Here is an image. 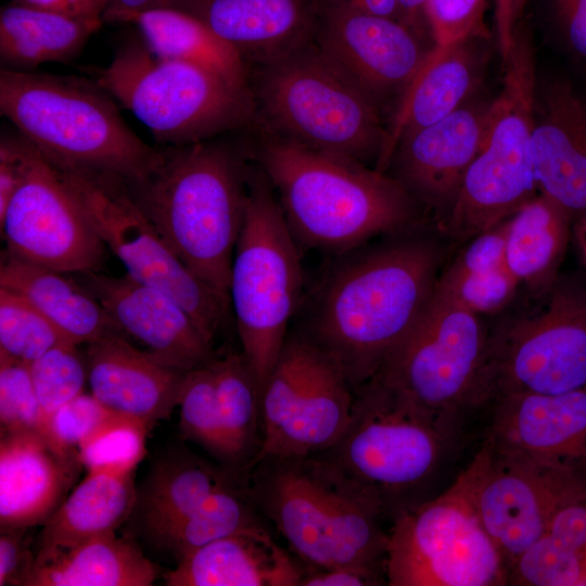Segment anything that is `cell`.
Wrapping results in <instances>:
<instances>
[{"label": "cell", "mask_w": 586, "mask_h": 586, "mask_svg": "<svg viewBox=\"0 0 586 586\" xmlns=\"http://www.w3.org/2000/svg\"><path fill=\"white\" fill-rule=\"evenodd\" d=\"M372 241L334 255L297 313L296 329L337 362L354 392L415 327L443 260L440 245L418 226Z\"/></svg>", "instance_id": "obj_1"}, {"label": "cell", "mask_w": 586, "mask_h": 586, "mask_svg": "<svg viewBox=\"0 0 586 586\" xmlns=\"http://www.w3.org/2000/svg\"><path fill=\"white\" fill-rule=\"evenodd\" d=\"M251 128L250 156L300 247L334 256L418 226L420 203L387 173Z\"/></svg>", "instance_id": "obj_2"}, {"label": "cell", "mask_w": 586, "mask_h": 586, "mask_svg": "<svg viewBox=\"0 0 586 586\" xmlns=\"http://www.w3.org/2000/svg\"><path fill=\"white\" fill-rule=\"evenodd\" d=\"M251 164L244 140L217 137L162 146L157 166L144 179L127 186L177 256L228 302Z\"/></svg>", "instance_id": "obj_3"}, {"label": "cell", "mask_w": 586, "mask_h": 586, "mask_svg": "<svg viewBox=\"0 0 586 586\" xmlns=\"http://www.w3.org/2000/svg\"><path fill=\"white\" fill-rule=\"evenodd\" d=\"M245 476L256 509L307 571L385 564L387 513L373 492L333 460L320 454L265 457Z\"/></svg>", "instance_id": "obj_4"}, {"label": "cell", "mask_w": 586, "mask_h": 586, "mask_svg": "<svg viewBox=\"0 0 586 586\" xmlns=\"http://www.w3.org/2000/svg\"><path fill=\"white\" fill-rule=\"evenodd\" d=\"M0 112L38 151L65 168L130 186L162 158V146L138 137L95 80L1 68Z\"/></svg>", "instance_id": "obj_5"}, {"label": "cell", "mask_w": 586, "mask_h": 586, "mask_svg": "<svg viewBox=\"0 0 586 586\" xmlns=\"http://www.w3.org/2000/svg\"><path fill=\"white\" fill-rule=\"evenodd\" d=\"M460 417L430 410L375 375L355 391L349 422L320 453L373 492L392 518L424 499Z\"/></svg>", "instance_id": "obj_6"}, {"label": "cell", "mask_w": 586, "mask_h": 586, "mask_svg": "<svg viewBox=\"0 0 586 586\" xmlns=\"http://www.w3.org/2000/svg\"><path fill=\"white\" fill-rule=\"evenodd\" d=\"M253 125L305 146L375 168L386 127L380 111L313 42L250 67Z\"/></svg>", "instance_id": "obj_7"}, {"label": "cell", "mask_w": 586, "mask_h": 586, "mask_svg": "<svg viewBox=\"0 0 586 586\" xmlns=\"http://www.w3.org/2000/svg\"><path fill=\"white\" fill-rule=\"evenodd\" d=\"M301 247L278 199L252 161L244 224L229 282V302L242 353L260 392L304 298Z\"/></svg>", "instance_id": "obj_8"}, {"label": "cell", "mask_w": 586, "mask_h": 586, "mask_svg": "<svg viewBox=\"0 0 586 586\" xmlns=\"http://www.w3.org/2000/svg\"><path fill=\"white\" fill-rule=\"evenodd\" d=\"M95 81L130 111L162 146H183L246 129L251 89L199 65L153 54L140 36L124 42Z\"/></svg>", "instance_id": "obj_9"}, {"label": "cell", "mask_w": 586, "mask_h": 586, "mask_svg": "<svg viewBox=\"0 0 586 586\" xmlns=\"http://www.w3.org/2000/svg\"><path fill=\"white\" fill-rule=\"evenodd\" d=\"M502 87L486 106L477 153L443 224L459 241L509 218L536 195L532 158L537 78L526 33L517 34Z\"/></svg>", "instance_id": "obj_10"}, {"label": "cell", "mask_w": 586, "mask_h": 586, "mask_svg": "<svg viewBox=\"0 0 586 586\" xmlns=\"http://www.w3.org/2000/svg\"><path fill=\"white\" fill-rule=\"evenodd\" d=\"M537 311L489 332L484 402L508 393L586 386V277L559 276Z\"/></svg>", "instance_id": "obj_11"}, {"label": "cell", "mask_w": 586, "mask_h": 586, "mask_svg": "<svg viewBox=\"0 0 586 586\" xmlns=\"http://www.w3.org/2000/svg\"><path fill=\"white\" fill-rule=\"evenodd\" d=\"M391 586L506 585L508 569L455 481L392 518L385 556Z\"/></svg>", "instance_id": "obj_12"}, {"label": "cell", "mask_w": 586, "mask_h": 586, "mask_svg": "<svg viewBox=\"0 0 586 586\" xmlns=\"http://www.w3.org/2000/svg\"><path fill=\"white\" fill-rule=\"evenodd\" d=\"M354 398L337 362L291 329L260 392L262 447L255 463L328 450L345 431Z\"/></svg>", "instance_id": "obj_13"}, {"label": "cell", "mask_w": 586, "mask_h": 586, "mask_svg": "<svg viewBox=\"0 0 586 586\" xmlns=\"http://www.w3.org/2000/svg\"><path fill=\"white\" fill-rule=\"evenodd\" d=\"M488 336L480 316L434 289L415 327L375 375L430 410L461 417L485 404Z\"/></svg>", "instance_id": "obj_14"}, {"label": "cell", "mask_w": 586, "mask_h": 586, "mask_svg": "<svg viewBox=\"0 0 586 586\" xmlns=\"http://www.w3.org/2000/svg\"><path fill=\"white\" fill-rule=\"evenodd\" d=\"M71 176L97 233L127 275L175 298L212 342L231 308L177 256L131 196L126 183L80 170Z\"/></svg>", "instance_id": "obj_15"}, {"label": "cell", "mask_w": 586, "mask_h": 586, "mask_svg": "<svg viewBox=\"0 0 586 586\" xmlns=\"http://www.w3.org/2000/svg\"><path fill=\"white\" fill-rule=\"evenodd\" d=\"M456 482L509 571L546 534L556 510L586 494V480L543 468L486 437Z\"/></svg>", "instance_id": "obj_16"}, {"label": "cell", "mask_w": 586, "mask_h": 586, "mask_svg": "<svg viewBox=\"0 0 586 586\" xmlns=\"http://www.w3.org/2000/svg\"><path fill=\"white\" fill-rule=\"evenodd\" d=\"M0 227L7 253L31 264L82 273L94 271L103 259L105 245L69 170L30 142L23 181L0 215Z\"/></svg>", "instance_id": "obj_17"}, {"label": "cell", "mask_w": 586, "mask_h": 586, "mask_svg": "<svg viewBox=\"0 0 586 586\" xmlns=\"http://www.w3.org/2000/svg\"><path fill=\"white\" fill-rule=\"evenodd\" d=\"M314 43L379 111L402 98L429 51L403 22L336 0L326 1Z\"/></svg>", "instance_id": "obj_18"}, {"label": "cell", "mask_w": 586, "mask_h": 586, "mask_svg": "<svg viewBox=\"0 0 586 586\" xmlns=\"http://www.w3.org/2000/svg\"><path fill=\"white\" fill-rule=\"evenodd\" d=\"M492 402L487 437L543 468L586 480V386L508 393Z\"/></svg>", "instance_id": "obj_19"}, {"label": "cell", "mask_w": 586, "mask_h": 586, "mask_svg": "<svg viewBox=\"0 0 586 586\" xmlns=\"http://www.w3.org/2000/svg\"><path fill=\"white\" fill-rule=\"evenodd\" d=\"M80 281L122 332L131 335L160 361L192 370L215 356L212 343L186 309L167 293L127 273L112 277L82 272Z\"/></svg>", "instance_id": "obj_20"}, {"label": "cell", "mask_w": 586, "mask_h": 586, "mask_svg": "<svg viewBox=\"0 0 586 586\" xmlns=\"http://www.w3.org/2000/svg\"><path fill=\"white\" fill-rule=\"evenodd\" d=\"M327 0H166L226 41L249 67L314 41Z\"/></svg>", "instance_id": "obj_21"}, {"label": "cell", "mask_w": 586, "mask_h": 586, "mask_svg": "<svg viewBox=\"0 0 586 586\" xmlns=\"http://www.w3.org/2000/svg\"><path fill=\"white\" fill-rule=\"evenodd\" d=\"M485 111L462 105L404 137L392 154L388 175L420 204L446 217L477 153Z\"/></svg>", "instance_id": "obj_22"}, {"label": "cell", "mask_w": 586, "mask_h": 586, "mask_svg": "<svg viewBox=\"0 0 586 586\" xmlns=\"http://www.w3.org/2000/svg\"><path fill=\"white\" fill-rule=\"evenodd\" d=\"M539 193L577 218L586 211V98L562 77L537 90L532 136Z\"/></svg>", "instance_id": "obj_23"}, {"label": "cell", "mask_w": 586, "mask_h": 586, "mask_svg": "<svg viewBox=\"0 0 586 586\" xmlns=\"http://www.w3.org/2000/svg\"><path fill=\"white\" fill-rule=\"evenodd\" d=\"M85 358L91 394L117 415L151 428L179 404L188 371L136 348L120 332L88 343Z\"/></svg>", "instance_id": "obj_24"}, {"label": "cell", "mask_w": 586, "mask_h": 586, "mask_svg": "<svg viewBox=\"0 0 586 586\" xmlns=\"http://www.w3.org/2000/svg\"><path fill=\"white\" fill-rule=\"evenodd\" d=\"M82 466L37 431L1 432L0 525L31 527L58 509Z\"/></svg>", "instance_id": "obj_25"}, {"label": "cell", "mask_w": 586, "mask_h": 586, "mask_svg": "<svg viewBox=\"0 0 586 586\" xmlns=\"http://www.w3.org/2000/svg\"><path fill=\"white\" fill-rule=\"evenodd\" d=\"M305 572L259 523L190 551L169 586H296Z\"/></svg>", "instance_id": "obj_26"}, {"label": "cell", "mask_w": 586, "mask_h": 586, "mask_svg": "<svg viewBox=\"0 0 586 586\" xmlns=\"http://www.w3.org/2000/svg\"><path fill=\"white\" fill-rule=\"evenodd\" d=\"M471 39L448 46H434L398 101L381 158L375 167L386 171L400 139L430 126L462 106L472 91L479 59Z\"/></svg>", "instance_id": "obj_27"}, {"label": "cell", "mask_w": 586, "mask_h": 586, "mask_svg": "<svg viewBox=\"0 0 586 586\" xmlns=\"http://www.w3.org/2000/svg\"><path fill=\"white\" fill-rule=\"evenodd\" d=\"M156 576L140 548L112 532L38 550L23 586H149Z\"/></svg>", "instance_id": "obj_28"}, {"label": "cell", "mask_w": 586, "mask_h": 586, "mask_svg": "<svg viewBox=\"0 0 586 586\" xmlns=\"http://www.w3.org/2000/svg\"><path fill=\"white\" fill-rule=\"evenodd\" d=\"M0 286L27 300L77 346L122 333L94 295L65 272L7 253L0 268Z\"/></svg>", "instance_id": "obj_29"}, {"label": "cell", "mask_w": 586, "mask_h": 586, "mask_svg": "<svg viewBox=\"0 0 586 586\" xmlns=\"http://www.w3.org/2000/svg\"><path fill=\"white\" fill-rule=\"evenodd\" d=\"M573 219L569 211L542 193L507 218L506 266L538 297L560 276Z\"/></svg>", "instance_id": "obj_30"}, {"label": "cell", "mask_w": 586, "mask_h": 586, "mask_svg": "<svg viewBox=\"0 0 586 586\" xmlns=\"http://www.w3.org/2000/svg\"><path fill=\"white\" fill-rule=\"evenodd\" d=\"M102 23L16 2L5 5L0 12L1 68L31 72L47 62H69Z\"/></svg>", "instance_id": "obj_31"}, {"label": "cell", "mask_w": 586, "mask_h": 586, "mask_svg": "<svg viewBox=\"0 0 586 586\" xmlns=\"http://www.w3.org/2000/svg\"><path fill=\"white\" fill-rule=\"evenodd\" d=\"M132 473L88 471L86 477L43 523L39 550L67 548L115 532L136 505Z\"/></svg>", "instance_id": "obj_32"}, {"label": "cell", "mask_w": 586, "mask_h": 586, "mask_svg": "<svg viewBox=\"0 0 586 586\" xmlns=\"http://www.w3.org/2000/svg\"><path fill=\"white\" fill-rule=\"evenodd\" d=\"M238 477L243 476L188 450L167 454L151 469L142 493L137 495L144 530L158 539L212 493Z\"/></svg>", "instance_id": "obj_33"}, {"label": "cell", "mask_w": 586, "mask_h": 586, "mask_svg": "<svg viewBox=\"0 0 586 586\" xmlns=\"http://www.w3.org/2000/svg\"><path fill=\"white\" fill-rule=\"evenodd\" d=\"M139 36L156 56L207 68L233 86L251 89L250 67L226 41L194 16L174 8L133 15Z\"/></svg>", "instance_id": "obj_34"}, {"label": "cell", "mask_w": 586, "mask_h": 586, "mask_svg": "<svg viewBox=\"0 0 586 586\" xmlns=\"http://www.w3.org/2000/svg\"><path fill=\"white\" fill-rule=\"evenodd\" d=\"M212 365L227 469L246 474L262 447L260 387L242 352L215 356Z\"/></svg>", "instance_id": "obj_35"}, {"label": "cell", "mask_w": 586, "mask_h": 586, "mask_svg": "<svg viewBox=\"0 0 586 586\" xmlns=\"http://www.w3.org/2000/svg\"><path fill=\"white\" fill-rule=\"evenodd\" d=\"M238 477L212 493L194 511L157 540L178 560L190 551L259 524L245 484Z\"/></svg>", "instance_id": "obj_36"}, {"label": "cell", "mask_w": 586, "mask_h": 586, "mask_svg": "<svg viewBox=\"0 0 586 586\" xmlns=\"http://www.w3.org/2000/svg\"><path fill=\"white\" fill-rule=\"evenodd\" d=\"M63 343L71 342L39 309L0 286V354L29 365Z\"/></svg>", "instance_id": "obj_37"}, {"label": "cell", "mask_w": 586, "mask_h": 586, "mask_svg": "<svg viewBox=\"0 0 586 586\" xmlns=\"http://www.w3.org/2000/svg\"><path fill=\"white\" fill-rule=\"evenodd\" d=\"M212 360L189 370L184 377L178 404L179 428L184 440L200 445L227 468V449Z\"/></svg>", "instance_id": "obj_38"}, {"label": "cell", "mask_w": 586, "mask_h": 586, "mask_svg": "<svg viewBox=\"0 0 586 586\" xmlns=\"http://www.w3.org/2000/svg\"><path fill=\"white\" fill-rule=\"evenodd\" d=\"M507 584L525 586L586 585V555L547 533L511 563Z\"/></svg>", "instance_id": "obj_39"}, {"label": "cell", "mask_w": 586, "mask_h": 586, "mask_svg": "<svg viewBox=\"0 0 586 586\" xmlns=\"http://www.w3.org/2000/svg\"><path fill=\"white\" fill-rule=\"evenodd\" d=\"M150 428L120 415H113L79 447L78 454L88 471L133 472L145 455Z\"/></svg>", "instance_id": "obj_40"}, {"label": "cell", "mask_w": 586, "mask_h": 586, "mask_svg": "<svg viewBox=\"0 0 586 586\" xmlns=\"http://www.w3.org/2000/svg\"><path fill=\"white\" fill-rule=\"evenodd\" d=\"M34 387L49 420L64 404L84 393L88 381L86 358L77 345H56L29 364Z\"/></svg>", "instance_id": "obj_41"}, {"label": "cell", "mask_w": 586, "mask_h": 586, "mask_svg": "<svg viewBox=\"0 0 586 586\" xmlns=\"http://www.w3.org/2000/svg\"><path fill=\"white\" fill-rule=\"evenodd\" d=\"M0 430L37 431L50 440L49 420L38 400L29 365L0 354Z\"/></svg>", "instance_id": "obj_42"}, {"label": "cell", "mask_w": 586, "mask_h": 586, "mask_svg": "<svg viewBox=\"0 0 586 586\" xmlns=\"http://www.w3.org/2000/svg\"><path fill=\"white\" fill-rule=\"evenodd\" d=\"M519 285V281L508 268L472 273L446 269L440 275L435 289L469 311L481 316L493 315L507 307Z\"/></svg>", "instance_id": "obj_43"}, {"label": "cell", "mask_w": 586, "mask_h": 586, "mask_svg": "<svg viewBox=\"0 0 586 586\" xmlns=\"http://www.w3.org/2000/svg\"><path fill=\"white\" fill-rule=\"evenodd\" d=\"M113 415L92 394L81 393L51 416L50 442L63 451H78Z\"/></svg>", "instance_id": "obj_44"}, {"label": "cell", "mask_w": 586, "mask_h": 586, "mask_svg": "<svg viewBox=\"0 0 586 586\" xmlns=\"http://www.w3.org/2000/svg\"><path fill=\"white\" fill-rule=\"evenodd\" d=\"M485 0H426L434 46L472 39L481 31Z\"/></svg>", "instance_id": "obj_45"}, {"label": "cell", "mask_w": 586, "mask_h": 586, "mask_svg": "<svg viewBox=\"0 0 586 586\" xmlns=\"http://www.w3.org/2000/svg\"><path fill=\"white\" fill-rule=\"evenodd\" d=\"M507 219L471 238L447 268L454 272L493 271L506 266Z\"/></svg>", "instance_id": "obj_46"}, {"label": "cell", "mask_w": 586, "mask_h": 586, "mask_svg": "<svg viewBox=\"0 0 586 586\" xmlns=\"http://www.w3.org/2000/svg\"><path fill=\"white\" fill-rule=\"evenodd\" d=\"M27 527H1L0 535V586L24 585L35 561L28 549Z\"/></svg>", "instance_id": "obj_47"}, {"label": "cell", "mask_w": 586, "mask_h": 586, "mask_svg": "<svg viewBox=\"0 0 586 586\" xmlns=\"http://www.w3.org/2000/svg\"><path fill=\"white\" fill-rule=\"evenodd\" d=\"M546 533L563 545L586 555V494L559 507Z\"/></svg>", "instance_id": "obj_48"}, {"label": "cell", "mask_w": 586, "mask_h": 586, "mask_svg": "<svg viewBox=\"0 0 586 586\" xmlns=\"http://www.w3.org/2000/svg\"><path fill=\"white\" fill-rule=\"evenodd\" d=\"M386 581L385 564L340 565L305 572L301 586H373Z\"/></svg>", "instance_id": "obj_49"}, {"label": "cell", "mask_w": 586, "mask_h": 586, "mask_svg": "<svg viewBox=\"0 0 586 586\" xmlns=\"http://www.w3.org/2000/svg\"><path fill=\"white\" fill-rule=\"evenodd\" d=\"M553 4L568 48L586 64V0H553Z\"/></svg>", "instance_id": "obj_50"}, {"label": "cell", "mask_w": 586, "mask_h": 586, "mask_svg": "<svg viewBox=\"0 0 586 586\" xmlns=\"http://www.w3.org/2000/svg\"><path fill=\"white\" fill-rule=\"evenodd\" d=\"M495 24L502 65L509 59L527 0H495Z\"/></svg>", "instance_id": "obj_51"}, {"label": "cell", "mask_w": 586, "mask_h": 586, "mask_svg": "<svg viewBox=\"0 0 586 586\" xmlns=\"http://www.w3.org/2000/svg\"><path fill=\"white\" fill-rule=\"evenodd\" d=\"M13 2L85 20H101L109 0H13Z\"/></svg>", "instance_id": "obj_52"}, {"label": "cell", "mask_w": 586, "mask_h": 586, "mask_svg": "<svg viewBox=\"0 0 586 586\" xmlns=\"http://www.w3.org/2000/svg\"><path fill=\"white\" fill-rule=\"evenodd\" d=\"M164 7H166V0H109L103 20L127 23L136 14Z\"/></svg>", "instance_id": "obj_53"}, {"label": "cell", "mask_w": 586, "mask_h": 586, "mask_svg": "<svg viewBox=\"0 0 586 586\" xmlns=\"http://www.w3.org/2000/svg\"><path fill=\"white\" fill-rule=\"evenodd\" d=\"M359 11L402 22L398 0H336Z\"/></svg>", "instance_id": "obj_54"}, {"label": "cell", "mask_w": 586, "mask_h": 586, "mask_svg": "<svg viewBox=\"0 0 586 586\" xmlns=\"http://www.w3.org/2000/svg\"><path fill=\"white\" fill-rule=\"evenodd\" d=\"M402 22L419 37L426 21V0H398Z\"/></svg>", "instance_id": "obj_55"}, {"label": "cell", "mask_w": 586, "mask_h": 586, "mask_svg": "<svg viewBox=\"0 0 586 586\" xmlns=\"http://www.w3.org/2000/svg\"><path fill=\"white\" fill-rule=\"evenodd\" d=\"M572 235L583 263L586 265V211L575 218Z\"/></svg>", "instance_id": "obj_56"}]
</instances>
